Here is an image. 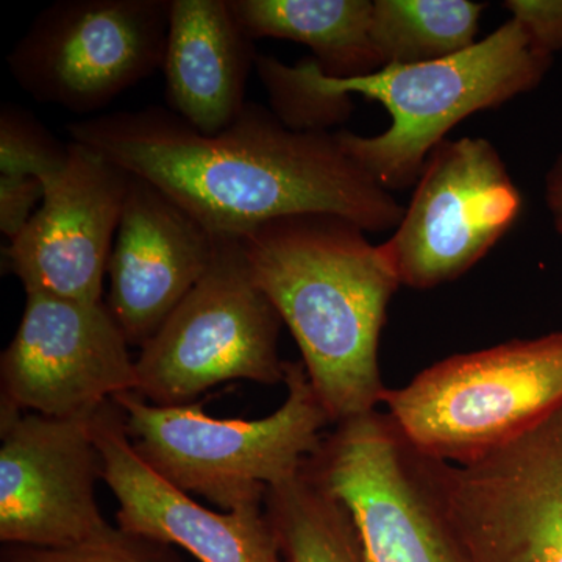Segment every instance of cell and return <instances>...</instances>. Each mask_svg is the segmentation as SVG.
<instances>
[{"mask_svg":"<svg viewBox=\"0 0 562 562\" xmlns=\"http://www.w3.org/2000/svg\"><path fill=\"white\" fill-rule=\"evenodd\" d=\"M83 144L165 192L213 235L241 236L277 217L338 214L366 233L395 231L405 206L342 149L338 132L288 127L247 102L203 135L162 106L70 122Z\"/></svg>","mask_w":562,"mask_h":562,"instance_id":"obj_1","label":"cell"},{"mask_svg":"<svg viewBox=\"0 0 562 562\" xmlns=\"http://www.w3.org/2000/svg\"><path fill=\"white\" fill-rule=\"evenodd\" d=\"M522 24L506 21L471 49L443 60L391 65L353 79L324 76L313 58L286 65L257 55L255 69L271 110L301 132H330L353 110L350 94L383 103L391 127L382 135L338 132L342 149L387 191L416 184L428 155L454 125L535 90L552 66Z\"/></svg>","mask_w":562,"mask_h":562,"instance_id":"obj_2","label":"cell"},{"mask_svg":"<svg viewBox=\"0 0 562 562\" xmlns=\"http://www.w3.org/2000/svg\"><path fill=\"white\" fill-rule=\"evenodd\" d=\"M239 241L333 425L376 412L387 391L380 338L402 286L382 244L372 246L360 225L327 213L277 217Z\"/></svg>","mask_w":562,"mask_h":562,"instance_id":"obj_3","label":"cell"},{"mask_svg":"<svg viewBox=\"0 0 562 562\" xmlns=\"http://www.w3.org/2000/svg\"><path fill=\"white\" fill-rule=\"evenodd\" d=\"M283 405L262 419H217L201 403L157 406L138 392L113 398L140 460L187 494L222 512L265 502L268 487L297 475L333 424L302 361H286Z\"/></svg>","mask_w":562,"mask_h":562,"instance_id":"obj_4","label":"cell"},{"mask_svg":"<svg viewBox=\"0 0 562 562\" xmlns=\"http://www.w3.org/2000/svg\"><path fill=\"white\" fill-rule=\"evenodd\" d=\"M422 453L465 465L520 438L562 405V331L436 362L383 398Z\"/></svg>","mask_w":562,"mask_h":562,"instance_id":"obj_5","label":"cell"},{"mask_svg":"<svg viewBox=\"0 0 562 562\" xmlns=\"http://www.w3.org/2000/svg\"><path fill=\"white\" fill-rule=\"evenodd\" d=\"M303 469L346 503L371 562H483L450 513L442 461L417 450L390 414L333 425Z\"/></svg>","mask_w":562,"mask_h":562,"instance_id":"obj_6","label":"cell"},{"mask_svg":"<svg viewBox=\"0 0 562 562\" xmlns=\"http://www.w3.org/2000/svg\"><path fill=\"white\" fill-rule=\"evenodd\" d=\"M216 236L209 271L139 349L136 391L157 406L191 405L233 380L284 383L281 321L255 283L239 236Z\"/></svg>","mask_w":562,"mask_h":562,"instance_id":"obj_7","label":"cell"},{"mask_svg":"<svg viewBox=\"0 0 562 562\" xmlns=\"http://www.w3.org/2000/svg\"><path fill=\"white\" fill-rule=\"evenodd\" d=\"M169 16L171 0H57L7 65L35 101L91 114L162 68Z\"/></svg>","mask_w":562,"mask_h":562,"instance_id":"obj_8","label":"cell"},{"mask_svg":"<svg viewBox=\"0 0 562 562\" xmlns=\"http://www.w3.org/2000/svg\"><path fill=\"white\" fill-rule=\"evenodd\" d=\"M522 195L491 140H442L428 155L412 202L382 244L402 286L460 279L509 232Z\"/></svg>","mask_w":562,"mask_h":562,"instance_id":"obj_9","label":"cell"},{"mask_svg":"<svg viewBox=\"0 0 562 562\" xmlns=\"http://www.w3.org/2000/svg\"><path fill=\"white\" fill-rule=\"evenodd\" d=\"M131 344L105 302L27 294L16 335L0 357V409L91 416L136 391Z\"/></svg>","mask_w":562,"mask_h":562,"instance_id":"obj_10","label":"cell"},{"mask_svg":"<svg viewBox=\"0 0 562 562\" xmlns=\"http://www.w3.org/2000/svg\"><path fill=\"white\" fill-rule=\"evenodd\" d=\"M91 416L0 409L3 546L60 549L110 527L95 494L103 482V461L92 438Z\"/></svg>","mask_w":562,"mask_h":562,"instance_id":"obj_11","label":"cell"},{"mask_svg":"<svg viewBox=\"0 0 562 562\" xmlns=\"http://www.w3.org/2000/svg\"><path fill=\"white\" fill-rule=\"evenodd\" d=\"M442 483L483 562H562V405L482 460L443 462Z\"/></svg>","mask_w":562,"mask_h":562,"instance_id":"obj_12","label":"cell"},{"mask_svg":"<svg viewBox=\"0 0 562 562\" xmlns=\"http://www.w3.org/2000/svg\"><path fill=\"white\" fill-rule=\"evenodd\" d=\"M68 144L65 169L44 181L38 210L3 249V261L25 294L102 302L132 176L83 144Z\"/></svg>","mask_w":562,"mask_h":562,"instance_id":"obj_13","label":"cell"},{"mask_svg":"<svg viewBox=\"0 0 562 562\" xmlns=\"http://www.w3.org/2000/svg\"><path fill=\"white\" fill-rule=\"evenodd\" d=\"M91 431L122 530L180 547L199 562H284L265 502L216 513L173 487L133 450L114 401L92 414Z\"/></svg>","mask_w":562,"mask_h":562,"instance_id":"obj_14","label":"cell"},{"mask_svg":"<svg viewBox=\"0 0 562 562\" xmlns=\"http://www.w3.org/2000/svg\"><path fill=\"white\" fill-rule=\"evenodd\" d=\"M216 236L132 176L106 276V306L131 347L144 346L209 271Z\"/></svg>","mask_w":562,"mask_h":562,"instance_id":"obj_15","label":"cell"},{"mask_svg":"<svg viewBox=\"0 0 562 562\" xmlns=\"http://www.w3.org/2000/svg\"><path fill=\"white\" fill-rule=\"evenodd\" d=\"M255 41L231 0H171L165 74L168 109L203 135H217L246 106Z\"/></svg>","mask_w":562,"mask_h":562,"instance_id":"obj_16","label":"cell"},{"mask_svg":"<svg viewBox=\"0 0 562 562\" xmlns=\"http://www.w3.org/2000/svg\"><path fill=\"white\" fill-rule=\"evenodd\" d=\"M231 7L251 40L310 47L324 76L353 79L383 68L372 41L371 0H231Z\"/></svg>","mask_w":562,"mask_h":562,"instance_id":"obj_17","label":"cell"},{"mask_svg":"<svg viewBox=\"0 0 562 562\" xmlns=\"http://www.w3.org/2000/svg\"><path fill=\"white\" fill-rule=\"evenodd\" d=\"M265 509L284 562H371L346 503L303 468L268 487Z\"/></svg>","mask_w":562,"mask_h":562,"instance_id":"obj_18","label":"cell"},{"mask_svg":"<svg viewBox=\"0 0 562 562\" xmlns=\"http://www.w3.org/2000/svg\"><path fill=\"white\" fill-rule=\"evenodd\" d=\"M484 9L486 3L469 0H373L372 41L383 68L471 49Z\"/></svg>","mask_w":562,"mask_h":562,"instance_id":"obj_19","label":"cell"},{"mask_svg":"<svg viewBox=\"0 0 562 562\" xmlns=\"http://www.w3.org/2000/svg\"><path fill=\"white\" fill-rule=\"evenodd\" d=\"M69 144L52 135L32 113L14 103L0 109V176L52 179L65 169Z\"/></svg>","mask_w":562,"mask_h":562,"instance_id":"obj_20","label":"cell"},{"mask_svg":"<svg viewBox=\"0 0 562 562\" xmlns=\"http://www.w3.org/2000/svg\"><path fill=\"white\" fill-rule=\"evenodd\" d=\"M0 562H183L168 543L110 525L88 541L60 549L2 546Z\"/></svg>","mask_w":562,"mask_h":562,"instance_id":"obj_21","label":"cell"},{"mask_svg":"<svg viewBox=\"0 0 562 562\" xmlns=\"http://www.w3.org/2000/svg\"><path fill=\"white\" fill-rule=\"evenodd\" d=\"M503 7L522 24L536 49L550 57L562 50V0H508Z\"/></svg>","mask_w":562,"mask_h":562,"instance_id":"obj_22","label":"cell"},{"mask_svg":"<svg viewBox=\"0 0 562 562\" xmlns=\"http://www.w3.org/2000/svg\"><path fill=\"white\" fill-rule=\"evenodd\" d=\"M44 184L36 177L0 176V232L16 238L43 201Z\"/></svg>","mask_w":562,"mask_h":562,"instance_id":"obj_23","label":"cell"},{"mask_svg":"<svg viewBox=\"0 0 562 562\" xmlns=\"http://www.w3.org/2000/svg\"><path fill=\"white\" fill-rule=\"evenodd\" d=\"M546 202L552 214L554 228L562 238V154L547 172Z\"/></svg>","mask_w":562,"mask_h":562,"instance_id":"obj_24","label":"cell"}]
</instances>
